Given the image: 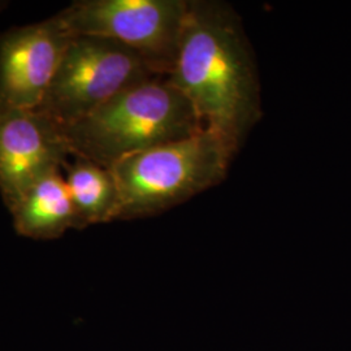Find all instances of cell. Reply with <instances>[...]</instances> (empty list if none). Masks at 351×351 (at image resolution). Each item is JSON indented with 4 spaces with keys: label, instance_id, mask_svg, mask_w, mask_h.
I'll list each match as a JSON object with an SVG mask.
<instances>
[{
    "label": "cell",
    "instance_id": "cell-7",
    "mask_svg": "<svg viewBox=\"0 0 351 351\" xmlns=\"http://www.w3.org/2000/svg\"><path fill=\"white\" fill-rule=\"evenodd\" d=\"M69 158L62 128L47 116L38 110H0V194L10 211Z\"/></svg>",
    "mask_w": 351,
    "mask_h": 351
},
{
    "label": "cell",
    "instance_id": "cell-8",
    "mask_svg": "<svg viewBox=\"0 0 351 351\" xmlns=\"http://www.w3.org/2000/svg\"><path fill=\"white\" fill-rule=\"evenodd\" d=\"M55 169L26 191L11 210L19 234L34 239H52L73 228H82L62 173Z\"/></svg>",
    "mask_w": 351,
    "mask_h": 351
},
{
    "label": "cell",
    "instance_id": "cell-6",
    "mask_svg": "<svg viewBox=\"0 0 351 351\" xmlns=\"http://www.w3.org/2000/svg\"><path fill=\"white\" fill-rule=\"evenodd\" d=\"M72 34L58 16L0 37V110H38Z\"/></svg>",
    "mask_w": 351,
    "mask_h": 351
},
{
    "label": "cell",
    "instance_id": "cell-2",
    "mask_svg": "<svg viewBox=\"0 0 351 351\" xmlns=\"http://www.w3.org/2000/svg\"><path fill=\"white\" fill-rule=\"evenodd\" d=\"M202 129L185 95L168 77L156 75L125 88L62 132L71 156L111 168Z\"/></svg>",
    "mask_w": 351,
    "mask_h": 351
},
{
    "label": "cell",
    "instance_id": "cell-9",
    "mask_svg": "<svg viewBox=\"0 0 351 351\" xmlns=\"http://www.w3.org/2000/svg\"><path fill=\"white\" fill-rule=\"evenodd\" d=\"M63 172L82 228L119 220V189L110 168L71 156Z\"/></svg>",
    "mask_w": 351,
    "mask_h": 351
},
{
    "label": "cell",
    "instance_id": "cell-1",
    "mask_svg": "<svg viewBox=\"0 0 351 351\" xmlns=\"http://www.w3.org/2000/svg\"><path fill=\"white\" fill-rule=\"evenodd\" d=\"M168 80L190 101L202 128L239 151L262 117L261 82L239 14L213 0H189Z\"/></svg>",
    "mask_w": 351,
    "mask_h": 351
},
{
    "label": "cell",
    "instance_id": "cell-5",
    "mask_svg": "<svg viewBox=\"0 0 351 351\" xmlns=\"http://www.w3.org/2000/svg\"><path fill=\"white\" fill-rule=\"evenodd\" d=\"M189 0H80L56 14L72 36L108 38L136 52L154 73L175 64Z\"/></svg>",
    "mask_w": 351,
    "mask_h": 351
},
{
    "label": "cell",
    "instance_id": "cell-3",
    "mask_svg": "<svg viewBox=\"0 0 351 351\" xmlns=\"http://www.w3.org/2000/svg\"><path fill=\"white\" fill-rule=\"evenodd\" d=\"M237 152L202 129L114 164L110 169L119 189V220L159 215L221 184Z\"/></svg>",
    "mask_w": 351,
    "mask_h": 351
},
{
    "label": "cell",
    "instance_id": "cell-4",
    "mask_svg": "<svg viewBox=\"0 0 351 351\" xmlns=\"http://www.w3.org/2000/svg\"><path fill=\"white\" fill-rule=\"evenodd\" d=\"M156 75L116 40L72 36L38 111L60 128L72 125L125 88Z\"/></svg>",
    "mask_w": 351,
    "mask_h": 351
}]
</instances>
